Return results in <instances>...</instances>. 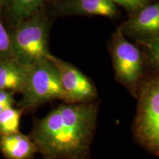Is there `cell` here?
Masks as SVG:
<instances>
[{"label":"cell","instance_id":"obj_14","mask_svg":"<svg viewBox=\"0 0 159 159\" xmlns=\"http://www.w3.org/2000/svg\"><path fill=\"white\" fill-rule=\"evenodd\" d=\"M116 5H119L128 11L136 12L148 5L150 0H111Z\"/></svg>","mask_w":159,"mask_h":159},{"label":"cell","instance_id":"obj_17","mask_svg":"<svg viewBox=\"0 0 159 159\" xmlns=\"http://www.w3.org/2000/svg\"><path fill=\"white\" fill-rule=\"evenodd\" d=\"M6 108H7V107H5V105L2 104V103H0V114H1L4 110H5Z\"/></svg>","mask_w":159,"mask_h":159},{"label":"cell","instance_id":"obj_3","mask_svg":"<svg viewBox=\"0 0 159 159\" xmlns=\"http://www.w3.org/2000/svg\"><path fill=\"white\" fill-rule=\"evenodd\" d=\"M134 131L143 148L159 156V77L140 89Z\"/></svg>","mask_w":159,"mask_h":159},{"label":"cell","instance_id":"obj_6","mask_svg":"<svg viewBox=\"0 0 159 159\" xmlns=\"http://www.w3.org/2000/svg\"><path fill=\"white\" fill-rule=\"evenodd\" d=\"M49 59L58 71L61 87L68 103L90 102L97 96L91 80L72 64L50 55Z\"/></svg>","mask_w":159,"mask_h":159},{"label":"cell","instance_id":"obj_4","mask_svg":"<svg viewBox=\"0 0 159 159\" xmlns=\"http://www.w3.org/2000/svg\"><path fill=\"white\" fill-rule=\"evenodd\" d=\"M21 91L22 105L27 108L38 106L56 99L65 100L58 71L49 58L27 67Z\"/></svg>","mask_w":159,"mask_h":159},{"label":"cell","instance_id":"obj_11","mask_svg":"<svg viewBox=\"0 0 159 159\" xmlns=\"http://www.w3.org/2000/svg\"><path fill=\"white\" fill-rule=\"evenodd\" d=\"M48 0H7L9 11L12 17L20 23L32 16Z\"/></svg>","mask_w":159,"mask_h":159},{"label":"cell","instance_id":"obj_8","mask_svg":"<svg viewBox=\"0 0 159 159\" xmlns=\"http://www.w3.org/2000/svg\"><path fill=\"white\" fill-rule=\"evenodd\" d=\"M62 11L72 15L114 18L117 13V7L111 0H65Z\"/></svg>","mask_w":159,"mask_h":159},{"label":"cell","instance_id":"obj_9","mask_svg":"<svg viewBox=\"0 0 159 159\" xmlns=\"http://www.w3.org/2000/svg\"><path fill=\"white\" fill-rule=\"evenodd\" d=\"M0 149L11 159H29L36 150V146L28 137L20 133L1 136Z\"/></svg>","mask_w":159,"mask_h":159},{"label":"cell","instance_id":"obj_15","mask_svg":"<svg viewBox=\"0 0 159 159\" xmlns=\"http://www.w3.org/2000/svg\"><path fill=\"white\" fill-rule=\"evenodd\" d=\"M148 47L151 60L159 67V35L148 41Z\"/></svg>","mask_w":159,"mask_h":159},{"label":"cell","instance_id":"obj_7","mask_svg":"<svg viewBox=\"0 0 159 159\" xmlns=\"http://www.w3.org/2000/svg\"><path fill=\"white\" fill-rule=\"evenodd\" d=\"M122 32L148 41L159 35V2L147 5L135 12V14L121 27Z\"/></svg>","mask_w":159,"mask_h":159},{"label":"cell","instance_id":"obj_10","mask_svg":"<svg viewBox=\"0 0 159 159\" xmlns=\"http://www.w3.org/2000/svg\"><path fill=\"white\" fill-rule=\"evenodd\" d=\"M27 67L14 58L0 61V91H21Z\"/></svg>","mask_w":159,"mask_h":159},{"label":"cell","instance_id":"obj_13","mask_svg":"<svg viewBox=\"0 0 159 159\" xmlns=\"http://www.w3.org/2000/svg\"><path fill=\"white\" fill-rule=\"evenodd\" d=\"M4 3L5 0H0V61L10 59V56H12L11 38L1 21V11Z\"/></svg>","mask_w":159,"mask_h":159},{"label":"cell","instance_id":"obj_1","mask_svg":"<svg viewBox=\"0 0 159 159\" xmlns=\"http://www.w3.org/2000/svg\"><path fill=\"white\" fill-rule=\"evenodd\" d=\"M97 107L91 102L57 107L38 123L36 148L49 158L84 159L96 125Z\"/></svg>","mask_w":159,"mask_h":159},{"label":"cell","instance_id":"obj_2","mask_svg":"<svg viewBox=\"0 0 159 159\" xmlns=\"http://www.w3.org/2000/svg\"><path fill=\"white\" fill-rule=\"evenodd\" d=\"M48 24L47 19L37 13L19 26L11 39L12 56L26 66L49 58L47 47Z\"/></svg>","mask_w":159,"mask_h":159},{"label":"cell","instance_id":"obj_12","mask_svg":"<svg viewBox=\"0 0 159 159\" xmlns=\"http://www.w3.org/2000/svg\"><path fill=\"white\" fill-rule=\"evenodd\" d=\"M21 111L13 107L0 114V135L6 136L19 133Z\"/></svg>","mask_w":159,"mask_h":159},{"label":"cell","instance_id":"obj_16","mask_svg":"<svg viewBox=\"0 0 159 159\" xmlns=\"http://www.w3.org/2000/svg\"><path fill=\"white\" fill-rule=\"evenodd\" d=\"M0 103L7 108H11L13 103V97L7 91H0Z\"/></svg>","mask_w":159,"mask_h":159},{"label":"cell","instance_id":"obj_5","mask_svg":"<svg viewBox=\"0 0 159 159\" xmlns=\"http://www.w3.org/2000/svg\"><path fill=\"white\" fill-rule=\"evenodd\" d=\"M111 52L117 77L125 86L134 90L142 74V57L139 49L125 38L121 28L114 35Z\"/></svg>","mask_w":159,"mask_h":159}]
</instances>
